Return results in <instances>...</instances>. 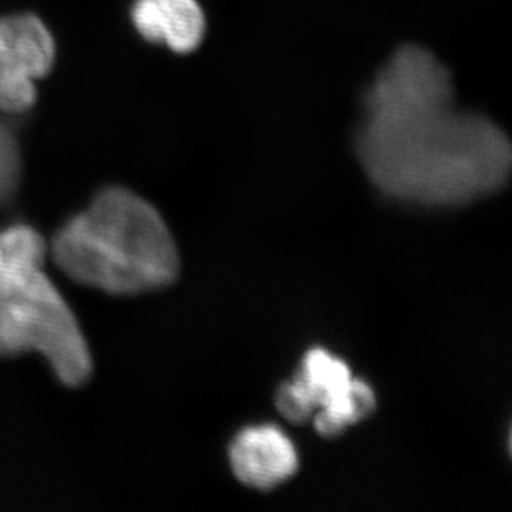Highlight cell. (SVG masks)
<instances>
[{"label":"cell","instance_id":"1","mask_svg":"<svg viewBox=\"0 0 512 512\" xmlns=\"http://www.w3.org/2000/svg\"><path fill=\"white\" fill-rule=\"evenodd\" d=\"M357 155L382 193L423 206H461L503 188L509 138L496 123L455 105L443 63L401 47L363 98Z\"/></svg>","mask_w":512,"mask_h":512},{"label":"cell","instance_id":"2","mask_svg":"<svg viewBox=\"0 0 512 512\" xmlns=\"http://www.w3.org/2000/svg\"><path fill=\"white\" fill-rule=\"evenodd\" d=\"M60 271L108 294H143L171 284L179 272L176 242L165 219L128 189H105L68 221L52 242Z\"/></svg>","mask_w":512,"mask_h":512},{"label":"cell","instance_id":"3","mask_svg":"<svg viewBox=\"0 0 512 512\" xmlns=\"http://www.w3.org/2000/svg\"><path fill=\"white\" fill-rule=\"evenodd\" d=\"M47 244L17 224L0 232V357L42 353L60 382L80 387L92 355L72 309L45 274Z\"/></svg>","mask_w":512,"mask_h":512},{"label":"cell","instance_id":"4","mask_svg":"<svg viewBox=\"0 0 512 512\" xmlns=\"http://www.w3.org/2000/svg\"><path fill=\"white\" fill-rule=\"evenodd\" d=\"M372 388L347 363L325 350L307 353L297 377L277 393V408L292 423L314 421L320 435H342L375 410Z\"/></svg>","mask_w":512,"mask_h":512},{"label":"cell","instance_id":"5","mask_svg":"<svg viewBox=\"0 0 512 512\" xmlns=\"http://www.w3.org/2000/svg\"><path fill=\"white\" fill-rule=\"evenodd\" d=\"M55 42L35 15L0 19V110L22 113L37 100L35 82L49 75Z\"/></svg>","mask_w":512,"mask_h":512},{"label":"cell","instance_id":"6","mask_svg":"<svg viewBox=\"0 0 512 512\" xmlns=\"http://www.w3.org/2000/svg\"><path fill=\"white\" fill-rule=\"evenodd\" d=\"M232 471L249 488L272 489L299 469L294 443L277 426H252L241 431L229 448Z\"/></svg>","mask_w":512,"mask_h":512},{"label":"cell","instance_id":"7","mask_svg":"<svg viewBox=\"0 0 512 512\" xmlns=\"http://www.w3.org/2000/svg\"><path fill=\"white\" fill-rule=\"evenodd\" d=\"M131 17L143 39L166 44L178 54L198 49L206 34L198 0H136Z\"/></svg>","mask_w":512,"mask_h":512},{"label":"cell","instance_id":"8","mask_svg":"<svg viewBox=\"0 0 512 512\" xmlns=\"http://www.w3.org/2000/svg\"><path fill=\"white\" fill-rule=\"evenodd\" d=\"M22 160L19 143L4 121H0V206L9 203L19 188Z\"/></svg>","mask_w":512,"mask_h":512}]
</instances>
